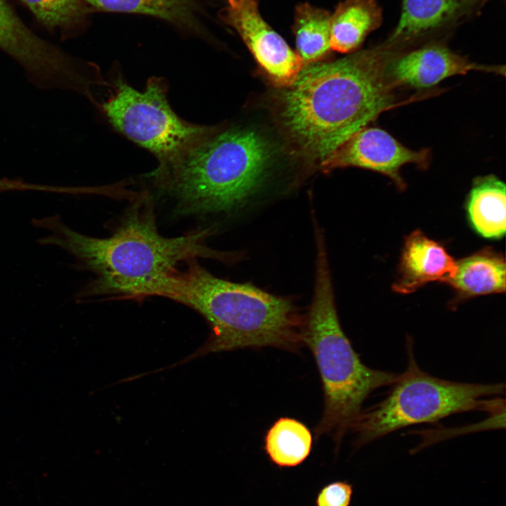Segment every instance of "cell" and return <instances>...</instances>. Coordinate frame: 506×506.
<instances>
[{
    "mask_svg": "<svg viewBox=\"0 0 506 506\" xmlns=\"http://www.w3.org/2000/svg\"><path fill=\"white\" fill-rule=\"evenodd\" d=\"M396 44L304 67L279 98V119L304 157L320 163L353 134L401 102L387 66Z\"/></svg>",
    "mask_w": 506,
    "mask_h": 506,
    "instance_id": "cell-1",
    "label": "cell"
},
{
    "mask_svg": "<svg viewBox=\"0 0 506 506\" xmlns=\"http://www.w3.org/2000/svg\"><path fill=\"white\" fill-rule=\"evenodd\" d=\"M211 228L167 238L160 234L153 209L138 202L107 238L84 235L62 225L48 242L61 246L97 275L85 295L111 294L141 299L155 296L181 262L224 258L205 245Z\"/></svg>",
    "mask_w": 506,
    "mask_h": 506,
    "instance_id": "cell-2",
    "label": "cell"
},
{
    "mask_svg": "<svg viewBox=\"0 0 506 506\" xmlns=\"http://www.w3.org/2000/svg\"><path fill=\"white\" fill-rule=\"evenodd\" d=\"M196 259L171 273L156 294L195 309L211 327L205 344L176 365L213 352L265 346L294 351L304 344V316L290 299L219 278Z\"/></svg>",
    "mask_w": 506,
    "mask_h": 506,
    "instance_id": "cell-3",
    "label": "cell"
},
{
    "mask_svg": "<svg viewBox=\"0 0 506 506\" xmlns=\"http://www.w3.org/2000/svg\"><path fill=\"white\" fill-rule=\"evenodd\" d=\"M273 160V148L259 132L216 128L149 176L163 194L174 200L180 214L231 218L256 204Z\"/></svg>",
    "mask_w": 506,
    "mask_h": 506,
    "instance_id": "cell-4",
    "label": "cell"
},
{
    "mask_svg": "<svg viewBox=\"0 0 506 506\" xmlns=\"http://www.w3.org/2000/svg\"><path fill=\"white\" fill-rule=\"evenodd\" d=\"M316 247L314 292L304 316L303 342L314 357L324 394L316 437L330 435L339 446L351 432L367 398L377 389L391 386L398 374L373 369L362 362L340 325L323 236L316 237Z\"/></svg>",
    "mask_w": 506,
    "mask_h": 506,
    "instance_id": "cell-5",
    "label": "cell"
},
{
    "mask_svg": "<svg viewBox=\"0 0 506 506\" xmlns=\"http://www.w3.org/2000/svg\"><path fill=\"white\" fill-rule=\"evenodd\" d=\"M408 365L391 385L387 396L362 410L351 432L360 447L402 428L434 422L453 414L471 410L498 412L505 409L504 384L453 382L432 376L418 366L413 342H406Z\"/></svg>",
    "mask_w": 506,
    "mask_h": 506,
    "instance_id": "cell-6",
    "label": "cell"
},
{
    "mask_svg": "<svg viewBox=\"0 0 506 506\" xmlns=\"http://www.w3.org/2000/svg\"><path fill=\"white\" fill-rule=\"evenodd\" d=\"M101 109L116 130L156 157L158 167L171 164L216 129L181 118L160 79H150L138 91L117 76Z\"/></svg>",
    "mask_w": 506,
    "mask_h": 506,
    "instance_id": "cell-7",
    "label": "cell"
},
{
    "mask_svg": "<svg viewBox=\"0 0 506 506\" xmlns=\"http://www.w3.org/2000/svg\"><path fill=\"white\" fill-rule=\"evenodd\" d=\"M220 17L275 84L287 86L296 79L304 63L263 18L258 0H226Z\"/></svg>",
    "mask_w": 506,
    "mask_h": 506,
    "instance_id": "cell-8",
    "label": "cell"
},
{
    "mask_svg": "<svg viewBox=\"0 0 506 506\" xmlns=\"http://www.w3.org/2000/svg\"><path fill=\"white\" fill-rule=\"evenodd\" d=\"M429 159L430 152L427 149H409L386 131L366 126L353 134L320 164L325 171L347 167L372 170L389 177L399 189H404L406 184L400 174L401 167L414 164L427 168Z\"/></svg>",
    "mask_w": 506,
    "mask_h": 506,
    "instance_id": "cell-9",
    "label": "cell"
},
{
    "mask_svg": "<svg viewBox=\"0 0 506 506\" xmlns=\"http://www.w3.org/2000/svg\"><path fill=\"white\" fill-rule=\"evenodd\" d=\"M0 48L20 63L39 86L58 83L70 67L66 57L30 31L6 0H0Z\"/></svg>",
    "mask_w": 506,
    "mask_h": 506,
    "instance_id": "cell-10",
    "label": "cell"
},
{
    "mask_svg": "<svg viewBox=\"0 0 506 506\" xmlns=\"http://www.w3.org/2000/svg\"><path fill=\"white\" fill-rule=\"evenodd\" d=\"M500 66L476 64L444 45L432 44L406 53H399L388 64L387 72L397 88L428 89L441 81L472 70L505 74Z\"/></svg>",
    "mask_w": 506,
    "mask_h": 506,
    "instance_id": "cell-11",
    "label": "cell"
},
{
    "mask_svg": "<svg viewBox=\"0 0 506 506\" xmlns=\"http://www.w3.org/2000/svg\"><path fill=\"white\" fill-rule=\"evenodd\" d=\"M456 266L457 262L442 245L415 231L406 239L394 290L408 294L430 282L448 283Z\"/></svg>",
    "mask_w": 506,
    "mask_h": 506,
    "instance_id": "cell-12",
    "label": "cell"
},
{
    "mask_svg": "<svg viewBox=\"0 0 506 506\" xmlns=\"http://www.w3.org/2000/svg\"><path fill=\"white\" fill-rule=\"evenodd\" d=\"M474 0H402L398 23L389 41L415 39L461 16Z\"/></svg>",
    "mask_w": 506,
    "mask_h": 506,
    "instance_id": "cell-13",
    "label": "cell"
},
{
    "mask_svg": "<svg viewBox=\"0 0 506 506\" xmlns=\"http://www.w3.org/2000/svg\"><path fill=\"white\" fill-rule=\"evenodd\" d=\"M382 22L377 0H344L331 13V48L342 53L358 51L367 36Z\"/></svg>",
    "mask_w": 506,
    "mask_h": 506,
    "instance_id": "cell-14",
    "label": "cell"
},
{
    "mask_svg": "<svg viewBox=\"0 0 506 506\" xmlns=\"http://www.w3.org/2000/svg\"><path fill=\"white\" fill-rule=\"evenodd\" d=\"M467 216L474 231L487 238H500L505 233V184L494 175L473 181L467 200Z\"/></svg>",
    "mask_w": 506,
    "mask_h": 506,
    "instance_id": "cell-15",
    "label": "cell"
},
{
    "mask_svg": "<svg viewBox=\"0 0 506 506\" xmlns=\"http://www.w3.org/2000/svg\"><path fill=\"white\" fill-rule=\"evenodd\" d=\"M461 298L501 293L505 290V263L497 253L484 250L457 262L448 283Z\"/></svg>",
    "mask_w": 506,
    "mask_h": 506,
    "instance_id": "cell-16",
    "label": "cell"
},
{
    "mask_svg": "<svg viewBox=\"0 0 506 506\" xmlns=\"http://www.w3.org/2000/svg\"><path fill=\"white\" fill-rule=\"evenodd\" d=\"M105 11L141 14L167 21L181 29L202 33L197 0H85Z\"/></svg>",
    "mask_w": 506,
    "mask_h": 506,
    "instance_id": "cell-17",
    "label": "cell"
},
{
    "mask_svg": "<svg viewBox=\"0 0 506 506\" xmlns=\"http://www.w3.org/2000/svg\"><path fill=\"white\" fill-rule=\"evenodd\" d=\"M330 19L328 11L309 3L295 7L292 28L296 52L304 65L318 63L332 50Z\"/></svg>",
    "mask_w": 506,
    "mask_h": 506,
    "instance_id": "cell-18",
    "label": "cell"
},
{
    "mask_svg": "<svg viewBox=\"0 0 506 506\" xmlns=\"http://www.w3.org/2000/svg\"><path fill=\"white\" fill-rule=\"evenodd\" d=\"M312 434L301 422L280 417L267 430L264 447L271 461L281 467H294L309 455Z\"/></svg>",
    "mask_w": 506,
    "mask_h": 506,
    "instance_id": "cell-19",
    "label": "cell"
},
{
    "mask_svg": "<svg viewBox=\"0 0 506 506\" xmlns=\"http://www.w3.org/2000/svg\"><path fill=\"white\" fill-rule=\"evenodd\" d=\"M46 25L73 22L82 13V0H21Z\"/></svg>",
    "mask_w": 506,
    "mask_h": 506,
    "instance_id": "cell-20",
    "label": "cell"
},
{
    "mask_svg": "<svg viewBox=\"0 0 506 506\" xmlns=\"http://www.w3.org/2000/svg\"><path fill=\"white\" fill-rule=\"evenodd\" d=\"M352 495L351 485L336 482L325 487L319 493L318 506H349Z\"/></svg>",
    "mask_w": 506,
    "mask_h": 506,
    "instance_id": "cell-21",
    "label": "cell"
}]
</instances>
